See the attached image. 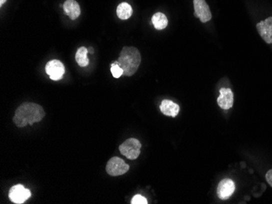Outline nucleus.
<instances>
[{"mask_svg": "<svg viewBox=\"0 0 272 204\" xmlns=\"http://www.w3.org/2000/svg\"><path fill=\"white\" fill-rule=\"evenodd\" d=\"M129 169V165L126 164L122 159L118 158V157H112L108 162L106 172L108 175L118 177V176L123 175L126 173H128Z\"/></svg>", "mask_w": 272, "mask_h": 204, "instance_id": "4", "label": "nucleus"}, {"mask_svg": "<svg viewBox=\"0 0 272 204\" xmlns=\"http://www.w3.org/2000/svg\"><path fill=\"white\" fill-rule=\"evenodd\" d=\"M132 204H148V200L145 199L144 196H140V195H137V196H134L132 200Z\"/></svg>", "mask_w": 272, "mask_h": 204, "instance_id": "17", "label": "nucleus"}, {"mask_svg": "<svg viewBox=\"0 0 272 204\" xmlns=\"http://www.w3.org/2000/svg\"><path fill=\"white\" fill-rule=\"evenodd\" d=\"M88 50L85 46H82L78 50L75 55V59L76 62L81 67H86L89 64L90 61L88 58Z\"/></svg>", "mask_w": 272, "mask_h": 204, "instance_id": "15", "label": "nucleus"}, {"mask_svg": "<svg viewBox=\"0 0 272 204\" xmlns=\"http://www.w3.org/2000/svg\"><path fill=\"white\" fill-rule=\"evenodd\" d=\"M220 95L218 98V104L224 110H228L232 108L234 103V95L232 90L229 88H222L220 90Z\"/></svg>", "mask_w": 272, "mask_h": 204, "instance_id": "10", "label": "nucleus"}, {"mask_svg": "<svg viewBox=\"0 0 272 204\" xmlns=\"http://www.w3.org/2000/svg\"><path fill=\"white\" fill-rule=\"evenodd\" d=\"M160 112L167 117H176L180 112V106L172 100L164 99L160 105Z\"/></svg>", "mask_w": 272, "mask_h": 204, "instance_id": "12", "label": "nucleus"}, {"mask_svg": "<svg viewBox=\"0 0 272 204\" xmlns=\"http://www.w3.org/2000/svg\"><path fill=\"white\" fill-rule=\"evenodd\" d=\"M6 1H7V0H0V6L2 7V5H4V3Z\"/></svg>", "mask_w": 272, "mask_h": 204, "instance_id": "19", "label": "nucleus"}, {"mask_svg": "<svg viewBox=\"0 0 272 204\" xmlns=\"http://www.w3.org/2000/svg\"><path fill=\"white\" fill-rule=\"evenodd\" d=\"M152 22L154 24L155 29L158 30H162L166 28L168 25V19L166 15L162 12H156L152 17Z\"/></svg>", "mask_w": 272, "mask_h": 204, "instance_id": "13", "label": "nucleus"}, {"mask_svg": "<svg viewBox=\"0 0 272 204\" xmlns=\"http://www.w3.org/2000/svg\"><path fill=\"white\" fill-rule=\"evenodd\" d=\"M141 147L142 145L138 139H129L121 144V146L119 147V151L122 155L126 156V158L134 161L140 156Z\"/></svg>", "mask_w": 272, "mask_h": 204, "instance_id": "3", "label": "nucleus"}, {"mask_svg": "<svg viewBox=\"0 0 272 204\" xmlns=\"http://www.w3.org/2000/svg\"><path fill=\"white\" fill-rule=\"evenodd\" d=\"M111 73H112L114 77L119 78L122 75H123V69L119 64L112 63V65H111Z\"/></svg>", "mask_w": 272, "mask_h": 204, "instance_id": "16", "label": "nucleus"}, {"mask_svg": "<svg viewBox=\"0 0 272 204\" xmlns=\"http://www.w3.org/2000/svg\"><path fill=\"white\" fill-rule=\"evenodd\" d=\"M257 30L262 39L266 43H272V16L259 22L257 24Z\"/></svg>", "mask_w": 272, "mask_h": 204, "instance_id": "9", "label": "nucleus"}, {"mask_svg": "<svg viewBox=\"0 0 272 204\" xmlns=\"http://www.w3.org/2000/svg\"><path fill=\"white\" fill-rule=\"evenodd\" d=\"M194 4L196 16L199 18L200 21L206 23L211 20L212 14L206 0H194Z\"/></svg>", "mask_w": 272, "mask_h": 204, "instance_id": "7", "label": "nucleus"}, {"mask_svg": "<svg viewBox=\"0 0 272 204\" xmlns=\"http://www.w3.org/2000/svg\"><path fill=\"white\" fill-rule=\"evenodd\" d=\"M30 197V191L26 189L22 185H16L9 191V199L14 204H23Z\"/></svg>", "mask_w": 272, "mask_h": 204, "instance_id": "6", "label": "nucleus"}, {"mask_svg": "<svg viewBox=\"0 0 272 204\" xmlns=\"http://www.w3.org/2000/svg\"><path fill=\"white\" fill-rule=\"evenodd\" d=\"M63 9L66 15H68L72 20H76L81 14L80 6L75 0H66L63 5Z\"/></svg>", "mask_w": 272, "mask_h": 204, "instance_id": "11", "label": "nucleus"}, {"mask_svg": "<svg viewBox=\"0 0 272 204\" xmlns=\"http://www.w3.org/2000/svg\"><path fill=\"white\" fill-rule=\"evenodd\" d=\"M133 13L132 7L128 2H122L116 7V15L119 19L125 20L129 19Z\"/></svg>", "mask_w": 272, "mask_h": 204, "instance_id": "14", "label": "nucleus"}, {"mask_svg": "<svg viewBox=\"0 0 272 204\" xmlns=\"http://www.w3.org/2000/svg\"><path fill=\"white\" fill-rule=\"evenodd\" d=\"M45 116L44 108L37 103H24L16 110L14 122L18 127H24L42 121Z\"/></svg>", "mask_w": 272, "mask_h": 204, "instance_id": "1", "label": "nucleus"}, {"mask_svg": "<svg viewBox=\"0 0 272 204\" xmlns=\"http://www.w3.org/2000/svg\"><path fill=\"white\" fill-rule=\"evenodd\" d=\"M46 74L53 81H59L64 77L66 68L64 64L58 59H52L46 64L45 67Z\"/></svg>", "mask_w": 272, "mask_h": 204, "instance_id": "5", "label": "nucleus"}, {"mask_svg": "<svg viewBox=\"0 0 272 204\" xmlns=\"http://www.w3.org/2000/svg\"><path fill=\"white\" fill-rule=\"evenodd\" d=\"M118 61L123 69V75L130 77L137 72L140 65V52L134 46H124Z\"/></svg>", "mask_w": 272, "mask_h": 204, "instance_id": "2", "label": "nucleus"}, {"mask_svg": "<svg viewBox=\"0 0 272 204\" xmlns=\"http://www.w3.org/2000/svg\"><path fill=\"white\" fill-rule=\"evenodd\" d=\"M235 183L232 180L226 178L220 182L218 186L217 195L220 200H228L230 196L235 192Z\"/></svg>", "mask_w": 272, "mask_h": 204, "instance_id": "8", "label": "nucleus"}, {"mask_svg": "<svg viewBox=\"0 0 272 204\" xmlns=\"http://www.w3.org/2000/svg\"><path fill=\"white\" fill-rule=\"evenodd\" d=\"M266 179L268 184L270 185V187H272V169L269 170L266 174Z\"/></svg>", "mask_w": 272, "mask_h": 204, "instance_id": "18", "label": "nucleus"}]
</instances>
